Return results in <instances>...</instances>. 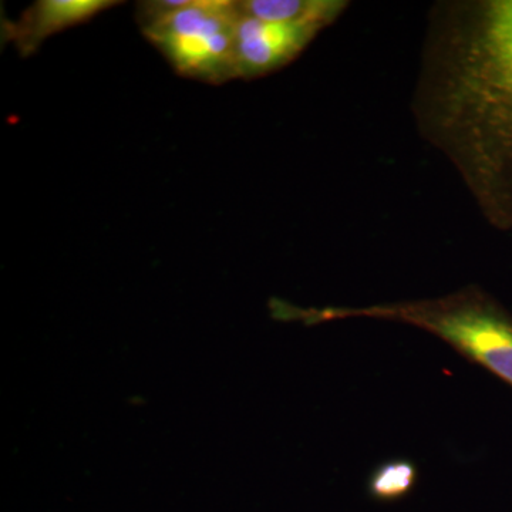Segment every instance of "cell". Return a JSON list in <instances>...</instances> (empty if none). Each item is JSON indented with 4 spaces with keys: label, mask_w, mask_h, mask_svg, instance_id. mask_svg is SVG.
I'll use <instances>...</instances> for the list:
<instances>
[{
    "label": "cell",
    "mask_w": 512,
    "mask_h": 512,
    "mask_svg": "<svg viewBox=\"0 0 512 512\" xmlns=\"http://www.w3.org/2000/svg\"><path fill=\"white\" fill-rule=\"evenodd\" d=\"M419 134L478 207L512 225V0L431 8L412 100Z\"/></svg>",
    "instance_id": "cell-1"
},
{
    "label": "cell",
    "mask_w": 512,
    "mask_h": 512,
    "mask_svg": "<svg viewBox=\"0 0 512 512\" xmlns=\"http://www.w3.org/2000/svg\"><path fill=\"white\" fill-rule=\"evenodd\" d=\"M346 319L386 320L424 330L512 386V320L474 286L419 301L309 309L289 306L288 311V320L305 325Z\"/></svg>",
    "instance_id": "cell-2"
},
{
    "label": "cell",
    "mask_w": 512,
    "mask_h": 512,
    "mask_svg": "<svg viewBox=\"0 0 512 512\" xmlns=\"http://www.w3.org/2000/svg\"><path fill=\"white\" fill-rule=\"evenodd\" d=\"M237 0H190L188 5L143 30L175 72L220 86L238 79L235 66Z\"/></svg>",
    "instance_id": "cell-3"
},
{
    "label": "cell",
    "mask_w": 512,
    "mask_h": 512,
    "mask_svg": "<svg viewBox=\"0 0 512 512\" xmlns=\"http://www.w3.org/2000/svg\"><path fill=\"white\" fill-rule=\"evenodd\" d=\"M241 13V12H239ZM322 28L239 16L235 66L241 79H256L282 69L301 55Z\"/></svg>",
    "instance_id": "cell-4"
},
{
    "label": "cell",
    "mask_w": 512,
    "mask_h": 512,
    "mask_svg": "<svg viewBox=\"0 0 512 512\" xmlns=\"http://www.w3.org/2000/svg\"><path fill=\"white\" fill-rule=\"evenodd\" d=\"M121 5L117 0H39L16 22L3 23V39L20 55H33L47 37L89 22L104 10Z\"/></svg>",
    "instance_id": "cell-5"
},
{
    "label": "cell",
    "mask_w": 512,
    "mask_h": 512,
    "mask_svg": "<svg viewBox=\"0 0 512 512\" xmlns=\"http://www.w3.org/2000/svg\"><path fill=\"white\" fill-rule=\"evenodd\" d=\"M242 15L271 22L302 23L325 29L348 8L340 0H237Z\"/></svg>",
    "instance_id": "cell-6"
},
{
    "label": "cell",
    "mask_w": 512,
    "mask_h": 512,
    "mask_svg": "<svg viewBox=\"0 0 512 512\" xmlns=\"http://www.w3.org/2000/svg\"><path fill=\"white\" fill-rule=\"evenodd\" d=\"M419 470L409 458L383 461L367 478V493L376 501L393 503L403 500L416 488Z\"/></svg>",
    "instance_id": "cell-7"
},
{
    "label": "cell",
    "mask_w": 512,
    "mask_h": 512,
    "mask_svg": "<svg viewBox=\"0 0 512 512\" xmlns=\"http://www.w3.org/2000/svg\"><path fill=\"white\" fill-rule=\"evenodd\" d=\"M190 0H148L137 3V20L141 29L156 25L161 20L188 5Z\"/></svg>",
    "instance_id": "cell-8"
}]
</instances>
